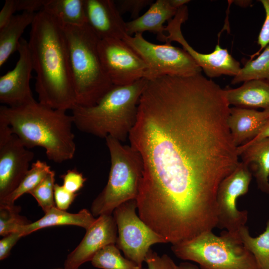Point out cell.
<instances>
[{"label": "cell", "instance_id": "6da1fadb", "mask_svg": "<svg viewBox=\"0 0 269 269\" xmlns=\"http://www.w3.org/2000/svg\"><path fill=\"white\" fill-rule=\"evenodd\" d=\"M230 109L202 74L147 81L128 138L143 165L138 215L159 234L187 238L216 227L218 188L240 162Z\"/></svg>", "mask_w": 269, "mask_h": 269}, {"label": "cell", "instance_id": "7a4b0ae2", "mask_svg": "<svg viewBox=\"0 0 269 269\" xmlns=\"http://www.w3.org/2000/svg\"><path fill=\"white\" fill-rule=\"evenodd\" d=\"M28 44L38 102L54 109L71 110L77 100L62 26L42 9L31 25Z\"/></svg>", "mask_w": 269, "mask_h": 269}, {"label": "cell", "instance_id": "3957f363", "mask_svg": "<svg viewBox=\"0 0 269 269\" xmlns=\"http://www.w3.org/2000/svg\"><path fill=\"white\" fill-rule=\"evenodd\" d=\"M0 119L9 125L26 147H43L49 160L62 163L74 156L73 120L66 111L35 100L16 107L0 106Z\"/></svg>", "mask_w": 269, "mask_h": 269}, {"label": "cell", "instance_id": "277c9868", "mask_svg": "<svg viewBox=\"0 0 269 269\" xmlns=\"http://www.w3.org/2000/svg\"><path fill=\"white\" fill-rule=\"evenodd\" d=\"M147 79L114 86L92 106L76 105L72 110L73 124L81 132L102 138L111 136L125 141L135 125L138 105Z\"/></svg>", "mask_w": 269, "mask_h": 269}, {"label": "cell", "instance_id": "5b68a950", "mask_svg": "<svg viewBox=\"0 0 269 269\" xmlns=\"http://www.w3.org/2000/svg\"><path fill=\"white\" fill-rule=\"evenodd\" d=\"M62 27L68 47L77 105L94 106L114 86L99 55L101 39L88 24Z\"/></svg>", "mask_w": 269, "mask_h": 269}, {"label": "cell", "instance_id": "8992f818", "mask_svg": "<svg viewBox=\"0 0 269 269\" xmlns=\"http://www.w3.org/2000/svg\"><path fill=\"white\" fill-rule=\"evenodd\" d=\"M171 249L177 258L195 263L200 269H260L240 235L225 230L219 236L204 232L172 245Z\"/></svg>", "mask_w": 269, "mask_h": 269}, {"label": "cell", "instance_id": "52a82bcc", "mask_svg": "<svg viewBox=\"0 0 269 269\" xmlns=\"http://www.w3.org/2000/svg\"><path fill=\"white\" fill-rule=\"evenodd\" d=\"M105 139L111 167L106 185L92 203L94 217L112 214L123 203L136 199L143 169L140 154L131 145H123L111 136Z\"/></svg>", "mask_w": 269, "mask_h": 269}, {"label": "cell", "instance_id": "ba28073f", "mask_svg": "<svg viewBox=\"0 0 269 269\" xmlns=\"http://www.w3.org/2000/svg\"><path fill=\"white\" fill-rule=\"evenodd\" d=\"M123 40L147 64V80L166 75L188 77L201 73L202 69L189 54L171 43H153L141 33L127 35Z\"/></svg>", "mask_w": 269, "mask_h": 269}, {"label": "cell", "instance_id": "9c48e42d", "mask_svg": "<svg viewBox=\"0 0 269 269\" xmlns=\"http://www.w3.org/2000/svg\"><path fill=\"white\" fill-rule=\"evenodd\" d=\"M137 207L136 199L128 201L116 208L113 216L118 230L116 246L126 258L142 266L152 245L167 242L140 218Z\"/></svg>", "mask_w": 269, "mask_h": 269}, {"label": "cell", "instance_id": "30bf717a", "mask_svg": "<svg viewBox=\"0 0 269 269\" xmlns=\"http://www.w3.org/2000/svg\"><path fill=\"white\" fill-rule=\"evenodd\" d=\"M252 176L249 166L241 161L221 182L217 194V227L239 235L240 229L246 226L248 211L238 209L237 200L248 192Z\"/></svg>", "mask_w": 269, "mask_h": 269}, {"label": "cell", "instance_id": "8fae6325", "mask_svg": "<svg viewBox=\"0 0 269 269\" xmlns=\"http://www.w3.org/2000/svg\"><path fill=\"white\" fill-rule=\"evenodd\" d=\"M188 8L186 5L178 9L176 15L168 21L165 27L167 32L165 42L176 41L180 44L183 49L193 58L197 64L209 78L218 77L225 75L235 76L241 67L226 48L217 44L214 51L210 53H201L193 48L184 37L181 27L188 18Z\"/></svg>", "mask_w": 269, "mask_h": 269}, {"label": "cell", "instance_id": "7c38bea8", "mask_svg": "<svg viewBox=\"0 0 269 269\" xmlns=\"http://www.w3.org/2000/svg\"><path fill=\"white\" fill-rule=\"evenodd\" d=\"M98 49L104 67L114 86L148 79L147 64L123 40H100Z\"/></svg>", "mask_w": 269, "mask_h": 269}, {"label": "cell", "instance_id": "4fadbf2b", "mask_svg": "<svg viewBox=\"0 0 269 269\" xmlns=\"http://www.w3.org/2000/svg\"><path fill=\"white\" fill-rule=\"evenodd\" d=\"M34 156L0 119V201L16 189L29 169Z\"/></svg>", "mask_w": 269, "mask_h": 269}, {"label": "cell", "instance_id": "5bb4252c", "mask_svg": "<svg viewBox=\"0 0 269 269\" xmlns=\"http://www.w3.org/2000/svg\"><path fill=\"white\" fill-rule=\"evenodd\" d=\"M17 51L19 58L14 67L0 77V102L8 107L35 101L30 86L33 69L28 41L22 38Z\"/></svg>", "mask_w": 269, "mask_h": 269}, {"label": "cell", "instance_id": "9a60e30c", "mask_svg": "<svg viewBox=\"0 0 269 269\" xmlns=\"http://www.w3.org/2000/svg\"><path fill=\"white\" fill-rule=\"evenodd\" d=\"M86 230L81 242L67 256L64 262V269H79L82 265L91 261L104 247L116 244L118 230L112 214L98 216Z\"/></svg>", "mask_w": 269, "mask_h": 269}, {"label": "cell", "instance_id": "2e32d148", "mask_svg": "<svg viewBox=\"0 0 269 269\" xmlns=\"http://www.w3.org/2000/svg\"><path fill=\"white\" fill-rule=\"evenodd\" d=\"M87 24L101 39L123 40L126 22L113 0H84Z\"/></svg>", "mask_w": 269, "mask_h": 269}, {"label": "cell", "instance_id": "e0dca14e", "mask_svg": "<svg viewBox=\"0 0 269 269\" xmlns=\"http://www.w3.org/2000/svg\"><path fill=\"white\" fill-rule=\"evenodd\" d=\"M269 119V109L259 111L253 109H230L228 125L236 146L254 138Z\"/></svg>", "mask_w": 269, "mask_h": 269}, {"label": "cell", "instance_id": "ac0fdd59", "mask_svg": "<svg viewBox=\"0 0 269 269\" xmlns=\"http://www.w3.org/2000/svg\"><path fill=\"white\" fill-rule=\"evenodd\" d=\"M177 11L170 4L169 0H157L142 15L126 22L127 34L132 36L148 31L156 34L157 40L164 42L166 35L164 33L163 24L171 19Z\"/></svg>", "mask_w": 269, "mask_h": 269}, {"label": "cell", "instance_id": "d6986e66", "mask_svg": "<svg viewBox=\"0 0 269 269\" xmlns=\"http://www.w3.org/2000/svg\"><path fill=\"white\" fill-rule=\"evenodd\" d=\"M229 104L237 107L269 109V82L251 80L236 88L223 89Z\"/></svg>", "mask_w": 269, "mask_h": 269}, {"label": "cell", "instance_id": "ffe728a7", "mask_svg": "<svg viewBox=\"0 0 269 269\" xmlns=\"http://www.w3.org/2000/svg\"><path fill=\"white\" fill-rule=\"evenodd\" d=\"M238 152L255 177L259 189L269 194V137L245 147L238 146Z\"/></svg>", "mask_w": 269, "mask_h": 269}, {"label": "cell", "instance_id": "44dd1931", "mask_svg": "<svg viewBox=\"0 0 269 269\" xmlns=\"http://www.w3.org/2000/svg\"><path fill=\"white\" fill-rule=\"evenodd\" d=\"M95 220V217L87 209L71 213L55 206L46 211L40 219L20 227L17 232L23 237L40 229L60 225L77 226L86 230Z\"/></svg>", "mask_w": 269, "mask_h": 269}, {"label": "cell", "instance_id": "7402d4cb", "mask_svg": "<svg viewBox=\"0 0 269 269\" xmlns=\"http://www.w3.org/2000/svg\"><path fill=\"white\" fill-rule=\"evenodd\" d=\"M36 14L22 12L14 15L5 25L0 28V67L14 52L17 51L22 34L26 27L31 25Z\"/></svg>", "mask_w": 269, "mask_h": 269}, {"label": "cell", "instance_id": "603a6c76", "mask_svg": "<svg viewBox=\"0 0 269 269\" xmlns=\"http://www.w3.org/2000/svg\"><path fill=\"white\" fill-rule=\"evenodd\" d=\"M43 9L62 26L87 24L84 0H46Z\"/></svg>", "mask_w": 269, "mask_h": 269}, {"label": "cell", "instance_id": "cb8c5ba5", "mask_svg": "<svg viewBox=\"0 0 269 269\" xmlns=\"http://www.w3.org/2000/svg\"><path fill=\"white\" fill-rule=\"evenodd\" d=\"M51 170L46 162L37 160L32 163L16 189L9 195L0 201V205L11 206L21 196L29 192L37 186Z\"/></svg>", "mask_w": 269, "mask_h": 269}, {"label": "cell", "instance_id": "d4e9b609", "mask_svg": "<svg viewBox=\"0 0 269 269\" xmlns=\"http://www.w3.org/2000/svg\"><path fill=\"white\" fill-rule=\"evenodd\" d=\"M245 247L255 258L260 269H269V219L264 231L257 237L252 236L247 226L239 231Z\"/></svg>", "mask_w": 269, "mask_h": 269}, {"label": "cell", "instance_id": "484cf974", "mask_svg": "<svg viewBox=\"0 0 269 269\" xmlns=\"http://www.w3.org/2000/svg\"><path fill=\"white\" fill-rule=\"evenodd\" d=\"M251 80H264L269 82V44L255 59L247 60L231 81L232 84Z\"/></svg>", "mask_w": 269, "mask_h": 269}, {"label": "cell", "instance_id": "4316f807", "mask_svg": "<svg viewBox=\"0 0 269 269\" xmlns=\"http://www.w3.org/2000/svg\"><path fill=\"white\" fill-rule=\"evenodd\" d=\"M91 262L93 267L102 269H142V266L124 258L116 245L104 247Z\"/></svg>", "mask_w": 269, "mask_h": 269}, {"label": "cell", "instance_id": "83f0119b", "mask_svg": "<svg viewBox=\"0 0 269 269\" xmlns=\"http://www.w3.org/2000/svg\"><path fill=\"white\" fill-rule=\"evenodd\" d=\"M21 208L14 205H0V235L2 237L17 232L21 227L31 222L19 214Z\"/></svg>", "mask_w": 269, "mask_h": 269}, {"label": "cell", "instance_id": "f1b7e54d", "mask_svg": "<svg viewBox=\"0 0 269 269\" xmlns=\"http://www.w3.org/2000/svg\"><path fill=\"white\" fill-rule=\"evenodd\" d=\"M55 176V171L51 170L41 182L28 193L36 199L44 213L56 206L54 198Z\"/></svg>", "mask_w": 269, "mask_h": 269}, {"label": "cell", "instance_id": "f546056e", "mask_svg": "<svg viewBox=\"0 0 269 269\" xmlns=\"http://www.w3.org/2000/svg\"><path fill=\"white\" fill-rule=\"evenodd\" d=\"M121 15L129 12L133 19L139 17L140 12L146 6L150 5L153 0H115Z\"/></svg>", "mask_w": 269, "mask_h": 269}, {"label": "cell", "instance_id": "4dcf8cb0", "mask_svg": "<svg viewBox=\"0 0 269 269\" xmlns=\"http://www.w3.org/2000/svg\"><path fill=\"white\" fill-rule=\"evenodd\" d=\"M144 262L147 265L148 269H175L176 266L167 254L160 256L151 249L145 256Z\"/></svg>", "mask_w": 269, "mask_h": 269}, {"label": "cell", "instance_id": "1f68e13d", "mask_svg": "<svg viewBox=\"0 0 269 269\" xmlns=\"http://www.w3.org/2000/svg\"><path fill=\"white\" fill-rule=\"evenodd\" d=\"M263 5L266 17L262 26L258 38V44L260 46L259 50L251 56L250 60L258 56L263 49L269 44V0H259Z\"/></svg>", "mask_w": 269, "mask_h": 269}, {"label": "cell", "instance_id": "d6a6232c", "mask_svg": "<svg viewBox=\"0 0 269 269\" xmlns=\"http://www.w3.org/2000/svg\"><path fill=\"white\" fill-rule=\"evenodd\" d=\"M63 180V186L68 191L76 193L84 186L86 181L82 173L76 169H70L61 176Z\"/></svg>", "mask_w": 269, "mask_h": 269}, {"label": "cell", "instance_id": "836d02e7", "mask_svg": "<svg viewBox=\"0 0 269 269\" xmlns=\"http://www.w3.org/2000/svg\"><path fill=\"white\" fill-rule=\"evenodd\" d=\"M77 193H73L66 190L63 185L57 183L54 187V198L56 207L66 211L73 202Z\"/></svg>", "mask_w": 269, "mask_h": 269}, {"label": "cell", "instance_id": "e575fe53", "mask_svg": "<svg viewBox=\"0 0 269 269\" xmlns=\"http://www.w3.org/2000/svg\"><path fill=\"white\" fill-rule=\"evenodd\" d=\"M22 237L18 232H12L3 236L0 241V260L7 258L12 247Z\"/></svg>", "mask_w": 269, "mask_h": 269}, {"label": "cell", "instance_id": "d590c367", "mask_svg": "<svg viewBox=\"0 0 269 269\" xmlns=\"http://www.w3.org/2000/svg\"><path fill=\"white\" fill-rule=\"evenodd\" d=\"M17 11V0H6L0 12V28L5 25Z\"/></svg>", "mask_w": 269, "mask_h": 269}, {"label": "cell", "instance_id": "8d00e7d4", "mask_svg": "<svg viewBox=\"0 0 269 269\" xmlns=\"http://www.w3.org/2000/svg\"><path fill=\"white\" fill-rule=\"evenodd\" d=\"M46 0H17V11L37 13L43 8Z\"/></svg>", "mask_w": 269, "mask_h": 269}, {"label": "cell", "instance_id": "74e56055", "mask_svg": "<svg viewBox=\"0 0 269 269\" xmlns=\"http://www.w3.org/2000/svg\"><path fill=\"white\" fill-rule=\"evenodd\" d=\"M266 137H269V119L262 128L259 133L254 138L244 145L240 146H247L253 143Z\"/></svg>", "mask_w": 269, "mask_h": 269}, {"label": "cell", "instance_id": "f35d334b", "mask_svg": "<svg viewBox=\"0 0 269 269\" xmlns=\"http://www.w3.org/2000/svg\"><path fill=\"white\" fill-rule=\"evenodd\" d=\"M175 269H200V268L196 265L187 261L176 265Z\"/></svg>", "mask_w": 269, "mask_h": 269}, {"label": "cell", "instance_id": "ab89813d", "mask_svg": "<svg viewBox=\"0 0 269 269\" xmlns=\"http://www.w3.org/2000/svg\"><path fill=\"white\" fill-rule=\"evenodd\" d=\"M170 4L177 9L185 5L190 1L189 0H169Z\"/></svg>", "mask_w": 269, "mask_h": 269}, {"label": "cell", "instance_id": "60d3db41", "mask_svg": "<svg viewBox=\"0 0 269 269\" xmlns=\"http://www.w3.org/2000/svg\"><path fill=\"white\" fill-rule=\"evenodd\" d=\"M235 3L237 5L241 6H249L252 1L251 0H236L235 1Z\"/></svg>", "mask_w": 269, "mask_h": 269}, {"label": "cell", "instance_id": "b9f144b4", "mask_svg": "<svg viewBox=\"0 0 269 269\" xmlns=\"http://www.w3.org/2000/svg\"></svg>", "mask_w": 269, "mask_h": 269}]
</instances>
